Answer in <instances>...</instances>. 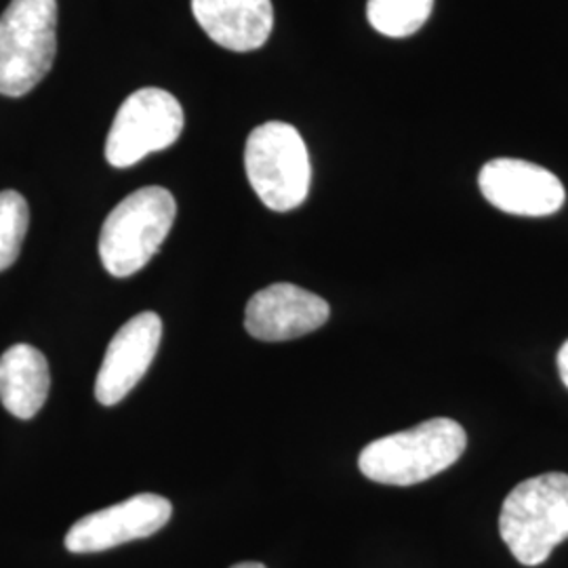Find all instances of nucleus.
Listing matches in <instances>:
<instances>
[{
	"label": "nucleus",
	"instance_id": "14",
	"mask_svg": "<svg viewBox=\"0 0 568 568\" xmlns=\"http://www.w3.org/2000/svg\"><path fill=\"white\" fill-rule=\"evenodd\" d=\"M28 224L30 211L20 192H0V272L18 262Z\"/></svg>",
	"mask_w": 568,
	"mask_h": 568
},
{
	"label": "nucleus",
	"instance_id": "1",
	"mask_svg": "<svg viewBox=\"0 0 568 568\" xmlns=\"http://www.w3.org/2000/svg\"><path fill=\"white\" fill-rule=\"evenodd\" d=\"M466 447V429L453 419L436 417L373 440L363 448L358 467L373 483L413 487L453 466Z\"/></svg>",
	"mask_w": 568,
	"mask_h": 568
},
{
	"label": "nucleus",
	"instance_id": "2",
	"mask_svg": "<svg viewBox=\"0 0 568 568\" xmlns=\"http://www.w3.org/2000/svg\"><path fill=\"white\" fill-rule=\"evenodd\" d=\"M499 535L525 567H539L568 539V474L548 471L509 490Z\"/></svg>",
	"mask_w": 568,
	"mask_h": 568
},
{
	"label": "nucleus",
	"instance_id": "15",
	"mask_svg": "<svg viewBox=\"0 0 568 568\" xmlns=\"http://www.w3.org/2000/svg\"><path fill=\"white\" fill-rule=\"evenodd\" d=\"M556 363H558V373H560V379H562V384L568 387V339L565 342V345L560 347Z\"/></svg>",
	"mask_w": 568,
	"mask_h": 568
},
{
	"label": "nucleus",
	"instance_id": "12",
	"mask_svg": "<svg viewBox=\"0 0 568 568\" xmlns=\"http://www.w3.org/2000/svg\"><path fill=\"white\" fill-rule=\"evenodd\" d=\"M49 363L37 347L11 345L0 356V403L18 419H32L47 403Z\"/></svg>",
	"mask_w": 568,
	"mask_h": 568
},
{
	"label": "nucleus",
	"instance_id": "13",
	"mask_svg": "<svg viewBox=\"0 0 568 568\" xmlns=\"http://www.w3.org/2000/svg\"><path fill=\"white\" fill-rule=\"evenodd\" d=\"M434 0H368V23L384 37L406 39L419 32L432 16Z\"/></svg>",
	"mask_w": 568,
	"mask_h": 568
},
{
	"label": "nucleus",
	"instance_id": "16",
	"mask_svg": "<svg viewBox=\"0 0 568 568\" xmlns=\"http://www.w3.org/2000/svg\"><path fill=\"white\" fill-rule=\"evenodd\" d=\"M232 568H265L262 562H241V565H234Z\"/></svg>",
	"mask_w": 568,
	"mask_h": 568
},
{
	"label": "nucleus",
	"instance_id": "11",
	"mask_svg": "<svg viewBox=\"0 0 568 568\" xmlns=\"http://www.w3.org/2000/svg\"><path fill=\"white\" fill-rule=\"evenodd\" d=\"M206 37L227 51L262 49L274 28L272 0H192Z\"/></svg>",
	"mask_w": 568,
	"mask_h": 568
},
{
	"label": "nucleus",
	"instance_id": "9",
	"mask_svg": "<svg viewBox=\"0 0 568 568\" xmlns=\"http://www.w3.org/2000/svg\"><path fill=\"white\" fill-rule=\"evenodd\" d=\"M163 337V321L154 312H142L119 328L105 349L95 379V398L114 406L142 382L152 365Z\"/></svg>",
	"mask_w": 568,
	"mask_h": 568
},
{
	"label": "nucleus",
	"instance_id": "7",
	"mask_svg": "<svg viewBox=\"0 0 568 568\" xmlns=\"http://www.w3.org/2000/svg\"><path fill=\"white\" fill-rule=\"evenodd\" d=\"M171 501L161 495H135L74 523L65 535V549L72 554H95L152 537L171 520Z\"/></svg>",
	"mask_w": 568,
	"mask_h": 568
},
{
	"label": "nucleus",
	"instance_id": "8",
	"mask_svg": "<svg viewBox=\"0 0 568 568\" xmlns=\"http://www.w3.org/2000/svg\"><path fill=\"white\" fill-rule=\"evenodd\" d=\"M478 185L495 209L520 217H546L562 209V182L539 164L518 159H495L480 169Z\"/></svg>",
	"mask_w": 568,
	"mask_h": 568
},
{
	"label": "nucleus",
	"instance_id": "6",
	"mask_svg": "<svg viewBox=\"0 0 568 568\" xmlns=\"http://www.w3.org/2000/svg\"><path fill=\"white\" fill-rule=\"evenodd\" d=\"M183 131L182 103L169 91L145 87L122 102L105 140V161L126 169L166 150Z\"/></svg>",
	"mask_w": 568,
	"mask_h": 568
},
{
	"label": "nucleus",
	"instance_id": "4",
	"mask_svg": "<svg viewBox=\"0 0 568 568\" xmlns=\"http://www.w3.org/2000/svg\"><path fill=\"white\" fill-rule=\"evenodd\" d=\"M58 53V0H11L0 16V95L21 98Z\"/></svg>",
	"mask_w": 568,
	"mask_h": 568
},
{
	"label": "nucleus",
	"instance_id": "5",
	"mask_svg": "<svg viewBox=\"0 0 568 568\" xmlns=\"http://www.w3.org/2000/svg\"><path fill=\"white\" fill-rule=\"evenodd\" d=\"M244 169L251 187L272 211H293L307 199L310 154L304 138L288 122H264L251 131L244 145Z\"/></svg>",
	"mask_w": 568,
	"mask_h": 568
},
{
	"label": "nucleus",
	"instance_id": "3",
	"mask_svg": "<svg viewBox=\"0 0 568 568\" xmlns=\"http://www.w3.org/2000/svg\"><path fill=\"white\" fill-rule=\"evenodd\" d=\"M178 215L169 190L148 185L114 206L100 234V257L112 276L126 278L156 255Z\"/></svg>",
	"mask_w": 568,
	"mask_h": 568
},
{
	"label": "nucleus",
	"instance_id": "10",
	"mask_svg": "<svg viewBox=\"0 0 568 568\" xmlns=\"http://www.w3.org/2000/svg\"><path fill=\"white\" fill-rule=\"evenodd\" d=\"M331 316L323 297L297 284H270L257 291L244 312L248 335L262 342H288L321 328Z\"/></svg>",
	"mask_w": 568,
	"mask_h": 568
}]
</instances>
